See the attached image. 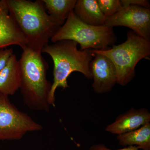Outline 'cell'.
Masks as SVG:
<instances>
[{
  "label": "cell",
  "instance_id": "30bf717a",
  "mask_svg": "<svg viewBox=\"0 0 150 150\" xmlns=\"http://www.w3.org/2000/svg\"><path fill=\"white\" fill-rule=\"evenodd\" d=\"M17 45L22 49L27 43L9 13L6 0L0 1V49Z\"/></svg>",
  "mask_w": 150,
  "mask_h": 150
},
{
  "label": "cell",
  "instance_id": "7a4b0ae2",
  "mask_svg": "<svg viewBox=\"0 0 150 150\" xmlns=\"http://www.w3.org/2000/svg\"><path fill=\"white\" fill-rule=\"evenodd\" d=\"M41 51L26 48L18 60L21 93L24 104L30 110L49 112L48 98L52 84L47 79L48 65Z\"/></svg>",
  "mask_w": 150,
  "mask_h": 150
},
{
  "label": "cell",
  "instance_id": "52a82bcc",
  "mask_svg": "<svg viewBox=\"0 0 150 150\" xmlns=\"http://www.w3.org/2000/svg\"><path fill=\"white\" fill-rule=\"evenodd\" d=\"M104 25L112 28L120 26L129 28L137 35L150 41V8L134 6L124 8L106 18Z\"/></svg>",
  "mask_w": 150,
  "mask_h": 150
},
{
  "label": "cell",
  "instance_id": "277c9868",
  "mask_svg": "<svg viewBox=\"0 0 150 150\" xmlns=\"http://www.w3.org/2000/svg\"><path fill=\"white\" fill-rule=\"evenodd\" d=\"M92 51L110 59L116 69L117 83L126 86L135 78L137 64L150 56V41L131 30L127 33V39L123 43L106 50Z\"/></svg>",
  "mask_w": 150,
  "mask_h": 150
},
{
  "label": "cell",
  "instance_id": "6da1fadb",
  "mask_svg": "<svg viewBox=\"0 0 150 150\" xmlns=\"http://www.w3.org/2000/svg\"><path fill=\"white\" fill-rule=\"evenodd\" d=\"M10 15L24 36L27 47L41 51L61 26L46 12L41 0H6Z\"/></svg>",
  "mask_w": 150,
  "mask_h": 150
},
{
  "label": "cell",
  "instance_id": "3957f363",
  "mask_svg": "<svg viewBox=\"0 0 150 150\" xmlns=\"http://www.w3.org/2000/svg\"><path fill=\"white\" fill-rule=\"evenodd\" d=\"M78 43L71 40H59L51 45H47L42 53L50 55L54 64V81L48 98L50 106L55 107V92L61 87H69L68 78L74 72L82 74L88 79H92L90 64L94 57L91 49L79 50Z\"/></svg>",
  "mask_w": 150,
  "mask_h": 150
},
{
  "label": "cell",
  "instance_id": "8992f818",
  "mask_svg": "<svg viewBox=\"0 0 150 150\" xmlns=\"http://www.w3.org/2000/svg\"><path fill=\"white\" fill-rule=\"evenodd\" d=\"M43 128L27 113L19 110L8 96L0 93V140H21L28 133Z\"/></svg>",
  "mask_w": 150,
  "mask_h": 150
},
{
  "label": "cell",
  "instance_id": "7c38bea8",
  "mask_svg": "<svg viewBox=\"0 0 150 150\" xmlns=\"http://www.w3.org/2000/svg\"><path fill=\"white\" fill-rule=\"evenodd\" d=\"M73 11L86 24L102 26L105 23L106 18L100 9L97 0H78Z\"/></svg>",
  "mask_w": 150,
  "mask_h": 150
},
{
  "label": "cell",
  "instance_id": "ba28073f",
  "mask_svg": "<svg viewBox=\"0 0 150 150\" xmlns=\"http://www.w3.org/2000/svg\"><path fill=\"white\" fill-rule=\"evenodd\" d=\"M93 54V59L90 64V69L93 79V89L97 93L110 92L117 83L115 66L106 56Z\"/></svg>",
  "mask_w": 150,
  "mask_h": 150
},
{
  "label": "cell",
  "instance_id": "8fae6325",
  "mask_svg": "<svg viewBox=\"0 0 150 150\" xmlns=\"http://www.w3.org/2000/svg\"><path fill=\"white\" fill-rule=\"evenodd\" d=\"M21 82L18 60L13 54L0 71V93L12 96L20 89Z\"/></svg>",
  "mask_w": 150,
  "mask_h": 150
},
{
  "label": "cell",
  "instance_id": "9a60e30c",
  "mask_svg": "<svg viewBox=\"0 0 150 150\" xmlns=\"http://www.w3.org/2000/svg\"><path fill=\"white\" fill-rule=\"evenodd\" d=\"M101 12L107 18L113 16L123 9L119 0H97Z\"/></svg>",
  "mask_w": 150,
  "mask_h": 150
},
{
  "label": "cell",
  "instance_id": "9c48e42d",
  "mask_svg": "<svg viewBox=\"0 0 150 150\" xmlns=\"http://www.w3.org/2000/svg\"><path fill=\"white\" fill-rule=\"evenodd\" d=\"M150 122V113L146 108H131L118 115L115 121L106 126L105 131L119 135L139 129Z\"/></svg>",
  "mask_w": 150,
  "mask_h": 150
},
{
  "label": "cell",
  "instance_id": "4fadbf2b",
  "mask_svg": "<svg viewBox=\"0 0 150 150\" xmlns=\"http://www.w3.org/2000/svg\"><path fill=\"white\" fill-rule=\"evenodd\" d=\"M117 140L123 146H135L139 150H150V123L137 130L117 135Z\"/></svg>",
  "mask_w": 150,
  "mask_h": 150
},
{
  "label": "cell",
  "instance_id": "5b68a950",
  "mask_svg": "<svg viewBox=\"0 0 150 150\" xmlns=\"http://www.w3.org/2000/svg\"><path fill=\"white\" fill-rule=\"evenodd\" d=\"M51 40L54 43L59 40H72L79 44L81 50L102 51L113 46L117 37L112 28L86 24L80 20L73 11Z\"/></svg>",
  "mask_w": 150,
  "mask_h": 150
},
{
  "label": "cell",
  "instance_id": "ac0fdd59",
  "mask_svg": "<svg viewBox=\"0 0 150 150\" xmlns=\"http://www.w3.org/2000/svg\"><path fill=\"white\" fill-rule=\"evenodd\" d=\"M90 150H140L137 147L135 146H126L123 149H108L105 145L103 144L94 145L90 148Z\"/></svg>",
  "mask_w": 150,
  "mask_h": 150
},
{
  "label": "cell",
  "instance_id": "5bb4252c",
  "mask_svg": "<svg viewBox=\"0 0 150 150\" xmlns=\"http://www.w3.org/2000/svg\"><path fill=\"white\" fill-rule=\"evenodd\" d=\"M46 12L59 26L64 24L77 0H41Z\"/></svg>",
  "mask_w": 150,
  "mask_h": 150
},
{
  "label": "cell",
  "instance_id": "2e32d148",
  "mask_svg": "<svg viewBox=\"0 0 150 150\" xmlns=\"http://www.w3.org/2000/svg\"><path fill=\"white\" fill-rule=\"evenodd\" d=\"M13 54V50L11 48L0 49V71L5 67L11 56Z\"/></svg>",
  "mask_w": 150,
  "mask_h": 150
},
{
  "label": "cell",
  "instance_id": "e0dca14e",
  "mask_svg": "<svg viewBox=\"0 0 150 150\" xmlns=\"http://www.w3.org/2000/svg\"><path fill=\"white\" fill-rule=\"evenodd\" d=\"M121 5L124 8L129 6H139L143 7L149 8V2L146 0H121L120 1Z\"/></svg>",
  "mask_w": 150,
  "mask_h": 150
}]
</instances>
